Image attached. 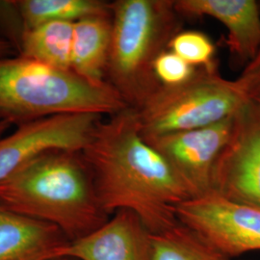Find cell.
Segmentation results:
<instances>
[{
	"label": "cell",
	"instance_id": "obj_1",
	"mask_svg": "<svg viewBox=\"0 0 260 260\" xmlns=\"http://www.w3.org/2000/svg\"><path fill=\"white\" fill-rule=\"evenodd\" d=\"M103 210L136 214L151 234L179 223L178 205L194 198L158 151L144 139L137 110L126 107L99 121L81 151Z\"/></svg>",
	"mask_w": 260,
	"mask_h": 260
},
{
	"label": "cell",
	"instance_id": "obj_2",
	"mask_svg": "<svg viewBox=\"0 0 260 260\" xmlns=\"http://www.w3.org/2000/svg\"><path fill=\"white\" fill-rule=\"evenodd\" d=\"M0 205L55 225L71 242L109 220L81 151L50 150L25 163L0 182Z\"/></svg>",
	"mask_w": 260,
	"mask_h": 260
},
{
	"label": "cell",
	"instance_id": "obj_3",
	"mask_svg": "<svg viewBox=\"0 0 260 260\" xmlns=\"http://www.w3.org/2000/svg\"><path fill=\"white\" fill-rule=\"evenodd\" d=\"M110 7L106 81L128 107L138 110L161 87L153 65L181 31V16L175 0H116Z\"/></svg>",
	"mask_w": 260,
	"mask_h": 260
},
{
	"label": "cell",
	"instance_id": "obj_4",
	"mask_svg": "<svg viewBox=\"0 0 260 260\" xmlns=\"http://www.w3.org/2000/svg\"><path fill=\"white\" fill-rule=\"evenodd\" d=\"M126 107L108 82L94 85L19 55L0 58V121L19 126L64 114L112 116Z\"/></svg>",
	"mask_w": 260,
	"mask_h": 260
},
{
	"label": "cell",
	"instance_id": "obj_5",
	"mask_svg": "<svg viewBox=\"0 0 260 260\" xmlns=\"http://www.w3.org/2000/svg\"><path fill=\"white\" fill-rule=\"evenodd\" d=\"M248 102L218 66L200 68L186 82L163 86L137 110L144 137L204 128L233 118Z\"/></svg>",
	"mask_w": 260,
	"mask_h": 260
},
{
	"label": "cell",
	"instance_id": "obj_6",
	"mask_svg": "<svg viewBox=\"0 0 260 260\" xmlns=\"http://www.w3.org/2000/svg\"><path fill=\"white\" fill-rule=\"evenodd\" d=\"M210 193L260 208V104L248 101L233 116L230 138L214 167Z\"/></svg>",
	"mask_w": 260,
	"mask_h": 260
},
{
	"label": "cell",
	"instance_id": "obj_7",
	"mask_svg": "<svg viewBox=\"0 0 260 260\" xmlns=\"http://www.w3.org/2000/svg\"><path fill=\"white\" fill-rule=\"evenodd\" d=\"M177 216L226 258L260 251V208L209 193L178 205Z\"/></svg>",
	"mask_w": 260,
	"mask_h": 260
},
{
	"label": "cell",
	"instance_id": "obj_8",
	"mask_svg": "<svg viewBox=\"0 0 260 260\" xmlns=\"http://www.w3.org/2000/svg\"><path fill=\"white\" fill-rule=\"evenodd\" d=\"M101 115L64 114L29 121L0 139V182L32 159L47 151H82Z\"/></svg>",
	"mask_w": 260,
	"mask_h": 260
},
{
	"label": "cell",
	"instance_id": "obj_9",
	"mask_svg": "<svg viewBox=\"0 0 260 260\" xmlns=\"http://www.w3.org/2000/svg\"><path fill=\"white\" fill-rule=\"evenodd\" d=\"M233 119L204 128L143 137L197 198L211 192L214 167L230 138Z\"/></svg>",
	"mask_w": 260,
	"mask_h": 260
},
{
	"label": "cell",
	"instance_id": "obj_10",
	"mask_svg": "<svg viewBox=\"0 0 260 260\" xmlns=\"http://www.w3.org/2000/svg\"><path fill=\"white\" fill-rule=\"evenodd\" d=\"M151 235L136 214L119 210L93 233L70 242L61 258L152 260Z\"/></svg>",
	"mask_w": 260,
	"mask_h": 260
},
{
	"label": "cell",
	"instance_id": "obj_11",
	"mask_svg": "<svg viewBox=\"0 0 260 260\" xmlns=\"http://www.w3.org/2000/svg\"><path fill=\"white\" fill-rule=\"evenodd\" d=\"M180 16L211 17L228 30L232 55L247 65L260 49V8L254 0H175Z\"/></svg>",
	"mask_w": 260,
	"mask_h": 260
},
{
	"label": "cell",
	"instance_id": "obj_12",
	"mask_svg": "<svg viewBox=\"0 0 260 260\" xmlns=\"http://www.w3.org/2000/svg\"><path fill=\"white\" fill-rule=\"evenodd\" d=\"M70 242L55 225L0 205V260L58 259Z\"/></svg>",
	"mask_w": 260,
	"mask_h": 260
},
{
	"label": "cell",
	"instance_id": "obj_13",
	"mask_svg": "<svg viewBox=\"0 0 260 260\" xmlns=\"http://www.w3.org/2000/svg\"><path fill=\"white\" fill-rule=\"evenodd\" d=\"M111 37L112 15L90 17L75 22L72 71L90 83H106Z\"/></svg>",
	"mask_w": 260,
	"mask_h": 260
},
{
	"label": "cell",
	"instance_id": "obj_14",
	"mask_svg": "<svg viewBox=\"0 0 260 260\" xmlns=\"http://www.w3.org/2000/svg\"><path fill=\"white\" fill-rule=\"evenodd\" d=\"M74 27V22L51 21L28 29L18 54L54 69L72 71Z\"/></svg>",
	"mask_w": 260,
	"mask_h": 260
},
{
	"label": "cell",
	"instance_id": "obj_15",
	"mask_svg": "<svg viewBox=\"0 0 260 260\" xmlns=\"http://www.w3.org/2000/svg\"><path fill=\"white\" fill-rule=\"evenodd\" d=\"M26 31L51 21L76 22L80 19L110 16V2L102 0H18Z\"/></svg>",
	"mask_w": 260,
	"mask_h": 260
},
{
	"label": "cell",
	"instance_id": "obj_16",
	"mask_svg": "<svg viewBox=\"0 0 260 260\" xmlns=\"http://www.w3.org/2000/svg\"><path fill=\"white\" fill-rule=\"evenodd\" d=\"M152 260H226L194 231L179 223L151 235Z\"/></svg>",
	"mask_w": 260,
	"mask_h": 260
},
{
	"label": "cell",
	"instance_id": "obj_17",
	"mask_svg": "<svg viewBox=\"0 0 260 260\" xmlns=\"http://www.w3.org/2000/svg\"><path fill=\"white\" fill-rule=\"evenodd\" d=\"M168 49L196 69L217 67L216 47L212 40L200 31H180L169 44Z\"/></svg>",
	"mask_w": 260,
	"mask_h": 260
},
{
	"label": "cell",
	"instance_id": "obj_18",
	"mask_svg": "<svg viewBox=\"0 0 260 260\" xmlns=\"http://www.w3.org/2000/svg\"><path fill=\"white\" fill-rule=\"evenodd\" d=\"M196 68L171 50H165L154 62L153 71L159 83L163 86H176L184 83L195 74Z\"/></svg>",
	"mask_w": 260,
	"mask_h": 260
},
{
	"label": "cell",
	"instance_id": "obj_19",
	"mask_svg": "<svg viewBox=\"0 0 260 260\" xmlns=\"http://www.w3.org/2000/svg\"><path fill=\"white\" fill-rule=\"evenodd\" d=\"M0 32L16 51L19 50L21 40L26 32L18 1L0 0Z\"/></svg>",
	"mask_w": 260,
	"mask_h": 260
},
{
	"label": "cell",
	"instance_id": "obj_20",
	"mask_svg": "<svg viewBox=\"0 0 260 260\" xmlns=\"http://www.w3.org/2000/svg\"><path fill=\"white\" fill-rule=\"evenodd\" d=\"M235 81L249 102L260 104V49Z\"/></svg>",
	"mask_w": 260,
	"mask_h": 260
},
{
	"label": "cell",
	"instance_id": "obj_21",
	"mask_svg": "<svg viewBox=\"0 0 260 260\" xmlns=\"http://www.w3.org/2000/svg\"><path fill=\"white\" fill-rule=\"evenodd\" d=\"M16 49L11 45L7 40H5L2 36H0V58L11 57L15 54Z\"/></svg>",
	"mask_w": 260,
	"mask_h": 260
},
{
	"label": "cell",
	"instance_id": "obj_22",
	"mask_svg": "<svg viewBox=\"0 0 260 260\" xmlns=\"http://www.w3.org/2000/svg\"><path fill=\"white\" fill-rule=\"evenodd\" d=\"M10 126H11V123L7 122V121H0V139H2L3 137V134L8 130Z\"/></svg>",
	"mask_w": 260,
	"mask_h": 260
},
{
	"label": "cell",
	"instance_id": "obj_23",
	"mask_svg": "<svg viewBox=\"0 0 260 260\" xmlns=\"http://www.w3.org/2000/svg\"><path fill=\"white\" fill-rule=\"evenodd\" d=\"M55 260H76L74 259V258H69V257H63V258H58V259Z\"/></svg>",
	"mask_w": 260,
	"mask_h": 260
},
{
	"label": "cell",
	"instance_id": "obj_24",
	"mask_svg": "<svg viewBox=\"0 0 260 260\" xmlns=\"http://www.w3.org/2000/svg\"><path fill=\"white\" fill-rule=\"evenodd\" d=\"M258 4H259V8H260V2H258Z\"/></svg>",
	"mask_w": 260,
	"mask_h": 260
},
{
	"label": "cell",
	"instance_id": "obj_25",
	"mask_svg": "<svg viewBox=\"0 0 260 260\" xmlns=\"http://www.w3.org/2000/svg\"><path fill=\"white\" fill-rule=\"evenodd\" d=\"M226 260H229V259H226Z\"/></svg>",
	"mask_w": 260,
	"mask_h": 260
}]
</instances>
